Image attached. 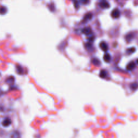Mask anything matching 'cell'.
<instances>
[{"label": "cell", "mask_w": 138, "mask_h": 138, "mask_svg": "<svg viewBox=\"0 0 138 138\" xmlns=\"http://www.w3.org/2000/svg\"><path fill=\"white\" fill-rule=\"evenodd\" d=\"M111 16L113 19H118L120 16V12L118 9H114L111 12Z\"/></svg>", "instance_id": "1"}, {"label": "cell", "mask_w": 138, "mask_h": 138, "mask_svg": "<svg viewBox=\"0 0 138 138\" xmlns=\"http://www.w3.org/2000/svg\"><path fill=\"white\" fill-rule=\"evenodd\" d=\"M99 6L102 9H107L110 7V4L106 0H103L99 3Z\"/></svg>", "instance_id": "2"}, {"label": "cell", "mask_w": 138, "mask_h": 138, "mask_svg": "<svg viewBox=\"0 0 138 138\" xmlns=\"http://www.w3.org/2000/svg\"><path fill=\"white\" fill-rule=\"evenodd\" d=\"M93 17V15L91 12H88L86 14H85L84 18L83 19V23H86L90 20H91Z\"/></svg>", "instance_id": "3"}, {"label": "cell", "mask_w": 138, "mask_h": 138, "mask_svg": "<svg viewBox=\"0 0 138 138\" xmlns=\"http://www.w3.org/2000/svg\"><path fill=\"white\" fill-rule=\"evenodd\" d=\"M99 47L104 51H107L108 49V46L107 44L104 41H102L100 43Z\"/></svg>", "instance_id": "4"}, {"label": "cell", "mask_w": 138, "mask_h": 138, "mask_svg": "<svg viewBox=\"0 0 138 138\" xmlns=\"http://www.w3.org/2000/svg\"><path fill=\"white\" fill-rule=\"evenodd\" d=\"M12 123V121L10 118H5L3 121L2 122V125L3 127H8L10 126V125Z\"/></svg>", "instance_id": "5"}, {"label": "cell", "mask_w": 138, "mask_h": 138, "mask_svg": "<svg viewBox=\"0 0 138 138\" xmlns=\"http://www.w3.org/2000/svg\"><path fill=\"white\" fill-rule=\"evenodd\" d=\"M82 32L85 35H90L92 34V29L90 27H85L82 30Z\"/></svg>", "instance_id": "6"}, {"label": "cell", "mask_w": 138, "mask_h": 138, "mask_svg": "<svg viewBox=\"0 0 138 138\" xmlns=\"http://www.w3.org/2000/svg\"><path fill=\"white\" fill-rule=\"evenodd\" d=\"M135 68V63L134 61H130L128 63L126 66V69L128 71H132Z\"/></svg>", "instance_id": "7"}, {"label": "cell", "mask_w": 138, "mask_h": 138, "mask_svg": "<svg viewBox=\"0 0 138 138\" xmlns=\"http://www.w3.org/2000/svg\"><path fill=\"white\" fill-rule=\"evenodd\" d=\"M134 34L133 33H129L127 34L126 36H125V39L127 42H130L132 41V39L134 38Z\"/></svg>", "instance_id": "8"}, {"label": "cell", "mask_w": 138, "mask_h": 138, "mask_svg": "<svg viewBox=\"0 0 138 138\" xmlns=\"http://www.w3.org/2000/svg\"><path fill=\"white\" fill-rule=\"evenodd\" d=\"M103 59L105 62L110 63L111 61V56L108 53H106L104 56Z\"/></svg>", "instance_id": "9"}, {"label": "cell", "mask_w": 138, "mask_h": 138, "mask_svg": "<svg viewBox=\"0 0 138 138\" xmlns=\"http://www.w3.org/2000/svg\"><path fill=\"white\" fill-rule=\"evenodd\" d=\"M130 88L133 91L137 90L138 88V83L137 82H134L132 83L130 85Z\"/></svg>", "instance_id": "10"}, {"label": "cell", "mask_w": 138, "mask_h": 138, "mask_svg": "<svg viewBox=\"0 0 138 138\" xmlns=\"http://www.w3.org/2000/svg\"><path fill=\"white\" fill-rule=\"evenodd\" d=\"M107 73L105 70H102L100 72L99 76L102 78H105L107 77Z\"/></svg>", "instance_id": "11"}, {"label": "cell", "mask_w": 138, "mask_h": 138, "mask_svg": "<svg viewBox=\"0 0 138 138\" xmlns=\"http://www.w3.org/2000/svg\"><path fill=\"white\" fill-rule=\"evenodd\" d=\"M91 61L92 64L95 65V66H98V65L100 64V61L99 59L96 58H94L92 59Z\"/></svg>", "instance_id": "12"}, {"label": "cell", "mask_w": 138, "mask_h": 138, "mask_svg": "<svg viewBox=\"0 0 138 138\" xmlns=\"http://www.w3.org/2000/svg\"><path fill=\"white\" fill-rule=\"evenodd\" d=\"M135 51V49L134 48H130L128 49L126 51L127 54H132L134 53V52Z\"/></svg>", "instance_id": "13"}, {"label": "cell", "mask_w": 138, "mask_h": 138, "mask_svg": "<svg viewBox=\"0 0 138 138\" xmlns=\"http://www.w3.org/2000/svg\"><path fill=\"white\" fill-rule=\"evenodd\" d=\"M16 69H17V72L19 74H21L23 73V70L22 68L19 65H17V67H16Z\"/></svg>", "instance_id": "14"}, {"label": "cell", "mask_w": 138, "mask_h": 138, "mask_svg": "<svg viewBox=\"0 0 138 138\" xmlns=\"http://www.w3.org/2000/svg\"><path fill=\"white\" fill-rule=\"evenodd\" d=\"M7 12V9L5 7L2 6L1 8V15L5 14Z\"/></svg>", "instance_id": "15"}, {"label": "cell", "mask_w": 138, "mask_h": 138, "mask_svg": "<svg viewBox=\"0 0 138 138\" xmlns=\"http://www.w3.org/2000/svg\"><path fill=\"white\" fill-rule=\"evenodd\" d=\"M74 7L76 9H78L79 8V2L77 0H73Z\"/></svg>", "instance_id": "16"}, {"label": "cell", "mask_w": 138, "mask_h": 138, "mask_svg": "<svg viewBox=\"0 0 138 138\" xmlns=\"http://www.w3.org/2000/svg\"><path fill=\"white\" fill-rule=\"evenodd\" d=\"M80 2L83 5H87L90 3V0H80Z\"/></svg>", "instance_id": "17"}, {"label": "cell", "mask_w": 138, "mask_h": 138, "mask_svg": "<svg viewBox=\"0 0 138 138\" xmlns=\"http://www.w3.org/2000/svg\"><path fill=\"white\" fill-rule=\"evenodd\" d=\"M49 8L51 10V12H54V10H55V7H54V3H51V4L49 5Z\"/></svg>", "instance_id": "18"}, {"label": "cell", "mask_w": 138, "mask_h": 138, "mask_svg": "<svg viewBox=\"0 0 138 138\" xmlns=\"http://www.w3.org/2000/svg\"><path fill=\"white\" fill-rule=\"evenodd\" d=\"M85 47L88 50H90L92 48V45L90 42H88L85 44Z\"/></svg>", "instance_id": "19"}, {"label": "cell", "mask_w": 138, "mask_h": 138, "mask_svg": "<svg viewBox=\"0 0 138 138\" xmlns=\"http://www.w3.org/2000/svg\"><path fill=\"white\" fill-rule=\"evenodd\" d=\"M14 77H10L9 78H8V79L7 80V82H8L9 83H13L14 81Z\"/></svg>", "instance_id": "20"}, {"label": "cell", "mask_w": 138, "mask_h": 138, "mask_svg": "<svg viewBox=\"0 0 138 138\" xmlns=\"http://www.w3.org/2000/svg\"><path fill=\"white\" fill-rule=\"evenodd\" d=\"M137 63L138 64V59L137 60Z\"/></svg>", "instance_id": "21"}]
</instances>
